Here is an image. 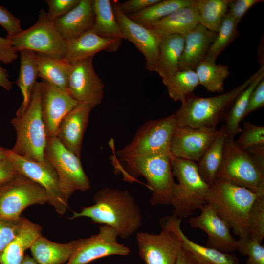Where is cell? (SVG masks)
I'll return each instance as SVG.
<instances>
[{
    "instance_id": "cell-44",
    "label": "cell",
    "mask_w": 264,
    "mask_h": 264,
    "mask_svg": "<svg viewBox=\"0 0 264 264\" xmlns=\"http://www.w3.org/2000/svg\"><path fill=\"white\" fill-rule=\"evenodd\" d=\"M261 0H230L227 14L238 25L248 10Z\"/></svg>"
},
{
    "instance_id": "cell-38",
    "label": "cell",
    "mask_w": 264,
    "mask_h": 264,
    "mask_svg": "<svg viewBox=\"0 0 264 264\" xmlns=\"http://www.w3.org/2000/svg\"><path fill=\"white\" fill-rule=\"evenodd\" d=\"M238 25L227 14L204 60L215 62L219 55L238 36Z\"/></svg>"
},
{
    "instance_id": "cell-34",
    "label": "cell",
    "mask_w": 264,
    "mask_h": 264,
    "mask_svg": "<svg viewBox=\"0 0 264 264\" xmlns=\"http://www.w3.org/2000/svg\"><path fill=\"white\" fill-rule=\"evenodd\" d=\"M178 232L182 239V247L192 255L197 264H240L239 260L234 254L222 252L196 243L185 235L181 226Z\"/></svg>"
},
{
    "instance_id": "cell-9",
    "label": "cell",
    "mask_w": 264,
    "mask_h": 264,
    "mask_svg": "<svg viewBox=\"0 0 264 264\" xmlns=\"http://www.w3.org/2000/svg\"><path fill=\"white\" fill-rule=\"evenodd\" d=\"M174 114L164 118L150 120L137 131L132 140L116 152L125 162L136 158L159 153H171L170 143L177 127Z\"/></svg>"
},
{
    "instance_id": "cell-13",
    "label": "cell",
    "mask_w": 264,
    "mask_h": 264,
    "mask_svg": "<svg viewBox=\"0 0 264 264\" xmlns=\"http://www.w3.org/2000/svg\"><path fill=\"white\" fill-rule=\"evenodd\" d=\"M7 159L16 170L41 186L46 192L48 203L60 215H63L68 208V202L64 198L60 187L57 174L46 159L37 161L18 155L11 149H6Z\"/></svg>"
},
{
    "instance_id": "cell-53",
    "label": "cell",
    "mask_w": 264,
    "mask_h": 264,
    "mask_svg": "<svg viewBox=\"0 0 264 264\" xmlns=\"http://www.w3.org/2000/svg\"><path fill=\"white\" fill-rule=\"evenodd\" d=\"M6 149L0 147V161L4 160L7 158L5 154Z\"/></svg>"
},
{
    "instance_id": "cell-52",
    "label": "cell",
    "mask_w": 264,
    "mask_h": 264,
    "mask_svg": "<svg viewBox=\"0 0 264 264\" xmlns=\"http://www.w3.org/2000/svg\"><path fill=\"white\" fill-rule=\"evenodd\" d=\"M21 264H39L33 258H32L26 255L24 256V258Z\"/></svg>"
},
{
    "instance_id": "cell-1",
    "label": "cell",
    "mask_w": 264,
    "mask_h": 264,
    "mask_svg": "<svg viewBox=\"0 0 264 264\" xmlns=\"http://www.w3.org/2000/svg\"><path fill=\"white\" fill-rule=\"evenodd\" d=\"M93 199V205L73 212L70 219L88 218L94 223L112 227L123 239L130 237L141 227V209L128 190L105 187L96 192Z\"/></svg>"
},
{
    "instance_id": "cell-35",
    "label": "cell",
    "mask_w": 264,
    "mask_h": 264,
    "mask_svg": "<svg viewBox=\"0 0 264 264\" xmlns=\"http://www.w3.org/2000/svg\"><path fill=\"white\" fill-rule=\"evenodd\" d=\"M195 71L199 84L208 91L220 93L224 91V82L230 73L227 66L204 60Z\"/></svg>"
},
{
    "instance_id": "cell-47",
    "label": "cell",
    "mask_w": 264,
    "mask_h": 264,
    "mask_svg": "<svg viewBox=\"0 0 264 264\" xmlns=\"http://www.w3.org/2000/svg\"><path fill=\"white\" fill-rule=\"evenodd\" d=\"M18 53L9 38L0 36V64L12 63L17 58Z\"/></svg>"
},
{
    "instance_id": "cell-26",
    "label": "cell",
    "mask_w": 264,
    "mask_h": 264,
    "mask_svg": "<svg viewBox=\"0 0 264 264\" xmlns=\"http://www.w3.org/2000/svg\"><path fill=\"white\" fill-rule=\"evenodd\" d=\"M77 244L78 240L59 243L41 236L30 250L33 258L39 264H64L69 260Z\"/></svg>"
},
{
    "instance_id": "cell-11",
    "label": "cell",
    "mask_w": 264,
    "mask_h": 264,
    "mask_svg": "<svg viewBox=\"0 0 264 264\" xmlns=\"http://www.w3.org/2000/svg\"><path fill=\"white\" fill-rule=\"evenodd\" d=\"M7 38L18 52L28 50L60 59L64 58L66 52L67 42L56 29L54 21L44 9L40 10L38 19L32 26Z\"/></svg>"
},
{
    "instance_id": "cell-40",
    "label": "cell",
    "mask_w": 264,
    "mask_h": 264,
    "mask_svg": "<svg viewBox=\"0 0 264 264\" xmlns=\"http://www.w3.org/2000/svg\"><path fill=\"white\" fill-rule=\"evenodd\" d=\"M241 134L235 141L241 148L247 150L264 146V127L249 122H244Z\"/></svg>"
},
{
    "instance_id": "cell-27",
    "label": "cell",
    "mask_w": 264,
    "mask_h": 264,
    "mask_svg": "<svg viewBox=\"0 0 264 264\" xmlns=\"http://www.w3.org/2000/svg\"><path fill=\"white\" fill-rule=\"evenodd\" d=\"M184 45V37L177 34L160 37L159 65L157 73L162 80L179 70V61Z\"/></svg>"
},
{
    "instance_id": "cell-45",
    "label": "cell",
    "mask_w": 264,
    "mask_h": 264,
    "mask_svg": "<svg viewBox=\"0 0 264 264\" xmlns=\"http://www.w3.org/2000/svg\"><path fill=\"white\" fill-rule=\"evenodd\" d=\"M0 25L7 33V37L15 36L23 30L20 20L9 10L0 5Z\"/></svg>"
},
{
    "instance_id": "cell-20",
    "label": "cell",
    "mask_w": 264,
    "mask_h": 264,
    "mask_svg": "<svg viewBox=\"0 0 264 264\" xmlns=\"http://www.w3.org/2000/svg\"><path fill=\"white\" fill-rule=\"evenodd\" d=\"M93 108L78 103L62 119L56 137L66 149L80 158L84 134Z\"/></svg>"
},
{
    "instance_id": "cell-15",
    "label": "cell",
    "mask_w": 264,
    "mask_h": 264,
    "mask_svg": "<svg viewBox=\"0 0 264 264\" xmlns=\"http://www.w3.org/2000/svg\"><path fill=\"white\" fill-rule=\"evenodd\" d=\"M111 3L123 39L132 43L143 55L146 69L149 71L157 72L160 36L153 30L132 20L122 10L119 1L111 0Z\"/></svg>"
},
{
    "instance_id": "cell-36",
    "label": "cell",
    "mask_w": 264,
    "mask_h": 264,
    "mask_svg": "<svg viewBox=\"0 0 264 264\" xmlns=\"http://www.w3.org/2000/svg\"><path fill=\"white\" fill-rule=\"evenodd\" d=\"M230 0H197L196 5L200 24L217 33L226 15Z\"/></svg>"
},
{
    "instance_id": "cell-2",
    "label": "cell",
    "mask_w": 264,
    "mask_h": 264,
    "mask_svg": "<svg viewBox=\"0 0 264 264\" xmlns=\"http://www.w3.org/2000/svg\"><path fill=\"white\" fill-rule=\"evenodd\" d=\"M260 195L248 189L216 179L206 197L218 215L239 237L249 236L248 217L250 208Z\"/></svg>"
},
{
    "instance_id": "cell-39",
    "label": "cell",
    "mask_w": 264,
    "mask_h": 264,
    "mask_svg": "<svg viewBox=\"0 0 264 264\" xmlns=\"http://www.w3.org/2000/svg\"><path fill=\"white\" fill-rule=\"evenodd\" d=\"M248 228L249 237L262 243L264 238V195L259 196L250 208Z\"/></svg>"
},
{
    "instance_id": "cell-43",
    "label": "cell",
    "mask_w": 264,
    "mask_h": 264,
    "mask_svg": "<svg viewBox=\"0 0 264 264\" xmlns=\"http://www.w3.org/2000/svg\"><path fill=\"white\" fill-rule=\"evenodd\" d=\"M79 1L80 0H46L47 15L54 21L70 11Z\"/></svg>"
},
{
    "instance_id": "cell-22",
    "label": "cell",
    "mask_w": 264,
    "mask_h": 264,
    "mask_svg": "<svg viewBox=\"0 0 264 264\" xmlns=\"http://www.w3.org/2000/svg\"><path fill=\"white\" fill-rule=\"evenodd\" d=\"M94 22L92 0H80L70 11L55 20L54 23L59 33L68 42L91 30Z\"/></svg>"
},
{
    "instance_id": "cell-48",
    "label": "cell",
    "mask_w": 264,
    "mask_h": 264,
    "mask_svg": "<svg viewBox=\"0 0 264 264\" xmlns=\"http://www.w3.org/2000/svg\"><path fill=\"white\" fill-rule=\"evenodd\" d=\"M160 0H129L120 3L122 10L126 14L141 11Z\"/></svg>"
},
{
    "instance_id": "cell-28",
    "label": "cell",
    "mask_w": 264,
    "mask_h": 264,
    "mask_svg": "<svg viewBox=\"0 0 264 264\" xmlns=\"http://www.w3.org/2000/svg\"><path fill=\"white\" fill-rule=\"evenodd\" d=\"M19 53L20 55V67L16 83L21 90L22 101L16 113V116L22 115L27 109L33 88L39 77L36 53L28 50H21Z\"/></svg>"
},
{
    "instance_id": "cell-23",
    "label": "cell",
    "mask_w": 264,
    "mask_h": 264,
    "mask_svg": "<svg viewBox=\"0 0 264 264\" xmlns=\"http://www.w3.org/2000/svg\"><path fill=\"white\" fill-rule=\"evenodd\" d=\"M217 33L199 24L184 37V45L179 61V70H195L203 61Z\"/></svg>"
},
{
    "instance_id": "cell-33",
    "label": "cell",
    "mask_w": 264,
    "mask_h": 264,
    "mask_svg": "<svg viewBox=\"0 0 264 264\" xmlns=\"http://www.w3.org/2000/svg\"><path fill=\"white\" fill-rule=\"evenodd\" d=\"M194 0H160L137 13L127 14L135 22L148 28L173 12L194 4Z\"/></svg>"
},
{
    "instance_id": "cell-42",
    "label": "cell",
    "mask_w": 264,
    "mask_h": 264,
    "mask_svg": "<svg viewBox=\"0 0 264 264\" xmlns=\"http://www.w3.org/2000/svg\"><path fill=\"white\" fill-rule=\"evenodd\" d=\"M20 226L21 220L19 221H8L0 219V257L6 247L18 234Z\"/></svg>"
},
{
    "instance_id": "cell-19",
    "label": "cell",
    "mask_w": 264,
    "mask_h": 264,
    "mask_svg": "<svg viewBox=\"0 0 264 264\" xmlns=\"http://www.w3.org/2000/svg\"><path fill=\"white\" fill-rule=\"evenodd\" d=\"M42 115L47 138L56 137L64 117L78 103L67 90L44 81Z\"/></svg>"
},
{
    "instance_id": "cell-16",
    "label": "cell",
    "mask_w": 264,
    "mask_h": 264,
    "mask_svg": "<svg viewBox=\"0 0 264 264\" xmlns=\"http://www.w3.org/2000/svg\"><path fill=\"white\" fill-rule=\"evenodd\" d=\"M104 88L94 69L93 58L72 64L67 90L78 103L89 104L93 108L100 105L104 96Z\"/></svg>"
},
{
    "instance_id": "cell-31",
    "label": "cell",
    "mask_w": 264,
    "mask_h": 264,
    "mask_svg": "<svg viewBox=\"0 0 264 264\" xmlns=\"http://www.w3.org/2000/svg\"><path fill=\"white\" fill-rule=\"evenodd\" d=\"M264 79V66L263 65L258 70V73L248 86L236 97L229 109L225 118L224 125L228 136L234 138L240 132L242 129L240 123L248 105L250 95L259 83Z\"/></svg>"
},
{
    "instance_id": "cell-4",
    "label": "cell",
    "mask_w": 264,
    "mask_h": 264,
    "mask_svg": "<svg viewBox=\"0 0 264 264\" xmlns=\"http://www.w3.org/2000/svg\"><path fill=\"white\" fill-rule=\"evenodd\" d=\"M258 71L232 90L210 97H198L193 93L181 102L174 114L177 125L193 128L216 127L225 116L238 95L251 83Z\"/></svg>"
},
{
    "instance_id": "cell-3",
    "label": "cell",
    "mask_w": 264,
    "mask_h": 264,
    "mask_svg": "<svg viewBox=\"0 0 264 264\" xmlns=\"http://www.w3.org/2000/svg\"><path fill=\"white\" fill-rule=\"evenodd\" d=\"M44 90V82H37L27 109L10 121L16 132V142L11 150L20 156L37 161L45 159L47 139L42 115Z\"/></svg>"
},
{
    "instance_id": "cell-49",
    "label": "cell",
    "mask_w": 264,
    "mask_h": 264,
    "mask_svg": "<svg viewBox=\"0 0 264 264\" xmlns=\"http://www.w3.org/2000/svg\"><path fill=\"white\" fill-rule=\"evenodd\" d=\"M19 174L7 158L0 161V187L14 179Z\"/></svg>"
},
{
    "instance_id": "cell-12",
    "label": "cell",
    "mask_w": 264,
    "mask_h": 264,
    "mask_svg": "<svg viewBox=\"0 0 264 264\" xmlns=\"http://www.w3.org/2000/svg\"><path fill=\"white\" fill-rule=\"evenodd\" d=\"M48 201L46 193L41 186L19 174L0 187V219L19 221L25 208Z\"/></svg>"
},
{
    "instance_id": "cell-41",
    "label": "cell",
    "mask_w": 264,
    "mask_h": 264,
    "mask_svg": "<svg viewBox=\"0 0 264 264\" xmlns=\"http://www.w3.org/2000/svg\"><path fill=\"white\" fill-rule=\"evenodd\" d=\"M237 251L247 256V259L257 264H264V247L250 237H241L237 240Z\"/></svg>"
},
{
    "instance_id": "cell-24",
    "label": "cell",
    "mask_w": 264,
    "mask_h": 264,
    "mask_svg": "<svg viewBox=\"0 0 264 264\" xmlns=\"http://www.w3.org/2000/svg\"><path fill=\"white\" fill-rule=\"evenodd\" d=\"M200 24L195 0L194 4L176 10L148 28L160 37L177 34L184 37Z\"/></svg>"
},
{
    "instance_id": "cell-6",
    "label": "cell",
    "mask_w": 264,
    "mask_h": 264,
    "mask_svg": "<svg viewBox=\"0 0 264 264\" xmlns=\"http://www.w3.org/2000/svg\"><path fill=\"white\" fill-rule=\"evenodd\" d=\"M216 179L264 195V163L239 147L234 138L227 136Z\"/></svg>"
},
{
    "instance_id": "cell-18",
    "label": "cell",
    "mask_w": 264,
    "mask_h": 264,
    "mask_svg": "<svg viewBox=\"0 0 264 264\" xmlns=\"http://www.w3.org/2000/svg\"><path fill=\"white\" fill-rule=\"evenodd\" d=\"M200 210L199 215L190 217L189 224L191 227L206 233V246L226 253L236 251L237 240L231 235L229 226L214 208L206 203Z\"/></svg>"
},
{
    "instance_id": "cell-21",
    "label": "cell",
    "mask_w": 264,
    "mask_h": 264,
    "mask_svg": "<svg viewBox=\"0 0 264 264\" xmlns=\"http://www.w3.org/2000/svg\"><path fill=\"white\" fill-rule=\"evenodd\" d=\"M122 40L103 37L91 29L67 42L66 52L64 59L73 64L86 59L93 58L95 54L102 51L113 53L119 48Z\"/></svg>"
},
{
    "instance_id": "cell-17",
    "label": "cell",
    "mask_w": 264,
    "mask_h": 264,
    "mask_svg": "<svg viewBox=\"0 0 264 264\" xmlns=\"http://www.w3.org/2000/svg\"><path fill=\"white\" fill-rule=\"evenodd\" d=\"M219 132L217 127H176L170 143L174 156L198 162L212 144Z\"/></svg>"
},
{
    "instance_id": "cell-30",
    "label": "cell",
    "mask_w": 264,
    "mask_h": 264,
    "mask_svg": "<svg viewBox=\"0 0 264 264\" xmlns=\"http://www.w3.org/2000/svg\"><path fill=\"white\" fill-rule=\"evenodd\" d=\"M227 136L223 125L219 130L212 144L197 163L200 176L209 185L213 184L216 179L217 174L222 160L224 144Z\"/></svg>"
},
{
    "instance_id": "cell-5",
    "label": "cell",
    "mask_w": 264,
    "mask_h": 264,
    "mask_svg": "<svg viewBox=\"0 0 264 264\" xmlns=\"http://www.w3.org/2000/svg\"><path fill=\"white\" fill-rule=\"evenodd\" d=\"M173 176L178 183L171 205L174 213L180 219L187 218L207 203L206 197L210 188L200 176L196 162L171 156Z\"/></svg>"
},
{
    "instance_id": "cell-51",
    "label": "cell",
    "mask_w": 264,
    "mask_h": 264,
    "mask_svg": "<svg viewBox=\"0 0 264 264\" xmlns=\"http://www.w3.org/2000/svg\"><path fill=\"white\" fill-rule=\"evenodd\" d=\"M0 87L7 91H10L12 88V83L9 79L7 70L3 68L0 64Z\"/></svg>"
},
{
    "instance_id": "cell-14",
    "label": "cell",
    "mask_w": 264,
    "mask_h": 264,
    "mask_svg": "<svg viewBox=\"0 0 264 264\" xmlns=\"http://www.w3.org/2000/svg\"><path fill=\"white\" fill-rule=\"evenodd\" d=\"M99 229L97 234L78 239L77 247L66 264H87L109 256L130 254L129 247L118 242V235L113 228L102 225Z\"/></svg>"
},
{
    "instance_id": "cell-37",
    "label": "cell",
    "mask_w": 264,
    "mask_h": 264,
    "mask_svg": "<svg viewBox=\"0 0 264 264\" xmlns=\"http://www.w3.org/2000/svg\"><path fill=\"white\" fill-rule=\"evenodd\" d=\"M162 82L169 97L175 101L181 102L199 85L195 71L191 69L178 70Z\"/></svg>"
},
{
    "instance_id": "cell-46",
    "label": "cell",
    "mask_w": 264,
    "mask_h": 264,
    "mask_svg": "<svg viewBox=\"0 0 264 264\" xmlns=\"http://www.w3.org/2000/svg\"><path fill=\"white\" fill-rule=\"evenodd\" d=\"M264 105V79L259 83L252 91L244 113L243 118L252 112L263 107Z\"/></svg>"
},
{
    "instance_id": "cell-7",
    "label": "cell",
    "mask_w": 264,
    "mask_h": 264,
    "mask_svg": "<svg viewBox=\"0 0 264 264\" xmlns=\"http://www.w3.org/2000/svg\"><path fill=\"white\" fill-rule=\"evenodd\" d=\"M171 153H159L136 158L126 162L129 171L142 176L152 191L150 202L153 206L171 205L176 183L172 171Z\"/></svg>"
},
{
    "instance_id": "cell-50",
    "label": "cell",
    "mask_w": 264,
    "mask_h": 264,
    "mask_svg": "<svg viewBox=\"0 0 264 264\" xmlns=\"http://www.w3.org/2000/svg\"><path fill=\"white\" fill-rule=\"evenodd\" d=\"M175 264H197L192 255L182 247L179 252Z\"/></svg>"
},
{
    "instance_id": "cell-54",
    "label": "cell",
    "mask_w": 264,
    "mask_h": 264,
    "mask_svg": "<svg viewBox=\"0 0 264 264\" xmlns=\"http://www.w3.org/2000/svg\"><path fill=\"white\" fill-rule=\"evenodd\" d=\"M245 264H257L253 262H251L250 261L248 260V259L246 260Z\"/></svg>"
},
{
    "instance_id": "cell-25",
    "label": "cell",
    "mask_w": 264,
    "mask_h": 264,
    "mask_svg": "<svg viewBox=\"0 0 264 264\" xmlns=\"http://www.w3.org/2000/svg\"><path fill=\"white\" fill-rule=\"evenodd\" d=\"M42 227L25 218H21L18 234L0 257V264H21L24 253L41 236Z\"/></svg>"
},
{
    "instance_id": "cell-29",
    "label": "cell",
    "mask_w": 264,
    "mask_h": 264,
    "mask_svg": "<svg viewBox=\"0 0 264 264\" xmlns=\"http://www.w3.org/2000/svg\"><path fill=\"white\" fill-rule=\"evenodd\" d=\"M39 77L44 81L67 90L72 64L64 58H56L36 53Z\"/></svg>"
},
{
    "instance_id": "cell-10",
    "label": "cell",
    "mask_w": 264,
    "mask_h": 264,
    "mask_svg": "<svg viewBox=\"0 0 264 264\" xmlns=\"http://www.w3.org/2000/svg\"><path fill=\"white\" fill-rule=\"evenodd\" d=\"M44 157L54 168L66 201L68 202L75 191L84 192L89 189L90 181L83 168L80 158L63 146L56 137L47 138Z\"/></svg>"
},
{
    "instance_id": "cell-8",
    "label": "cell",
    "mask_w": 264,
    "mask_h": 264,
    "mask_svg": "<svg viewBox=\"0 0 264 264\" xmlns=\"http://www.w3.org/2000/svg\"><path fill=\"white\" fill-rule=\"evenodd\" d=\"M181 220L173 213L162 220L159 233H137L139 255L145 264H175L182 248L178 232Z\"/></svg>"
},
{
    "instance_id": "cell-32",
    "label": "cell",
    "mask_w": 264,
    "mask_h": 264,
    "mask_svg": "<svg viewBox=\"0 0 264 264\" xmlns=\"http://www.w3.org/2000/svg\"><path fill=\"white\" fill-rule=\"evenodd\" d=\"M94 22L91 30L106 38L123 39L121 28L116 19L111 0H92Z\"/></svg>"
}]
</instances>
